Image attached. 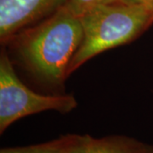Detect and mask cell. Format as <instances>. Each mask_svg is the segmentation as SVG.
I'll return each instance as SVG.
<instances>
[{
    "label": "cell",
    "instance_id": "cell-1",
    "mask_svg": "<svg viewBox=\"0 0 153 153\" xmlns=\"http://www.w3.org/2000/svg\"><path fill=\"white\" fill-rule=\"evenodd\" d=\"M82 40L81 18L64 5L15 33L3 45L36 82L60 90L64 88L71 61Z\"/></svg>",
    "mask_w": 153,
    "mask_h": 153
},
{
    "label": "cell",
    "instance_id": "cell-2",
    "mask_svg": "<svg viewBox=\"0 0 153 153\" xmlns=\"http://www.w3.org/2000/svg\"><path fill=\"white\" fill-rule=\"evenodd\" d=\"M80 18L82 40L71 61L68 76L96 55L140 38L153 25V8L117 1L97 6Z\"/></svg>",
    "mask_w": 153,
    "mask_h": 153
},
{
    "label": "cell",
    "instance_id": "cell-3",
    "mask_svg": "<svg viewBox=\"0 0 153 153\" xmlns=\"http://www.w3.org/2000/svg\"><path fill=\"white\" fill-rule=\"evenodd\" d=\"M77 101L71 94H41L26 86L17 76L5 47L0 53V134L15 122L47 111H72Z\"/></svg>",
    "mask_w": 153,
    "mask_h": 153
},
{
    "label": "cell",
    "instance_id": "cell-4",
    "mask_svg": "<svg viewBox=\"0 0 153 153\" xmlns=\"http://www.w3.org/2000/svg\"><path fill=\"white\" fill-rule=\"evenodd\" d=\"M67 0H0V42L49 17Z\"/></svg>",
    "mask_w": 153,
    "mask_h": 153
},
{
    "label": "cell",
    "instance_id": "cell-5",
    "mask_svg": "<svg viewBox=\"0 0 153 153\" xmlns=\"http://www.w3.org/2000/svg\"><path fill=\"white\" fill-rule=\"evenodd\" d=\"M143 142L126 135L94 138L85 134L80 145L71 153H138Z\"/></svg>",
    "mask_w": 153,
    "mask_h": 153
},
{
    "label": "cell",
    "instance_id": "cell-6",
    "mask_svg": "<svg viewBox=\"0 0 153 153\" xmlns=\"http://www.w3.org/2000/svg\"><path fill=\"white\" fill-rule=\"evenodd\" d=\"M84 137L85 134H67L44 143L2 148L0 153H71L80 145Z\"/></svg>",
    "mask_w": 153,
    "mask_h": 153
},
{
    "label": "cell",
    "instance_id": "cell-7",
    "mask_svg": "<svg viewBox=\"0 0 153 153\" xmlns=\"http://www.w3.org/2000/svg\"><path fill=\"white\" fill-rule=\"evenodd\" d=\"M120 0H67L65 5L76 16H81L94 8Z\"/></svg>",
    "mask_w": 153,
    "mask_h": 153
},
{
    "label": "cell",
    "instance_id": "cell-8",
    "mask_svg": "<svg viewBox=\"0 0 153 153\" xmlns=\"http://www.w3.org/2000/svg\"><path fill=\"white\" fill-rule=\"evenodd\" d=\"M123 2H128V3H136V4H142L150 6L153 8V0H120Z\"/></svg>",
    "mask_w": 153,
    "mask_h": 153
},
{
    "label": "cell",
    "instance_id": "cell-9",
    "mask_svg": "<svg viewBox=\"0 0 153 153\" xmlns=\"http://www.w3.org/2000/svg\"><path fill=\"white\" fill-rule=\"evenodd\" d=\"M138 153H153V146L143 143L142 146Z\"/></svg>",
    "mask_w": 153,
    "mask_h": 153
}]
</instances>
